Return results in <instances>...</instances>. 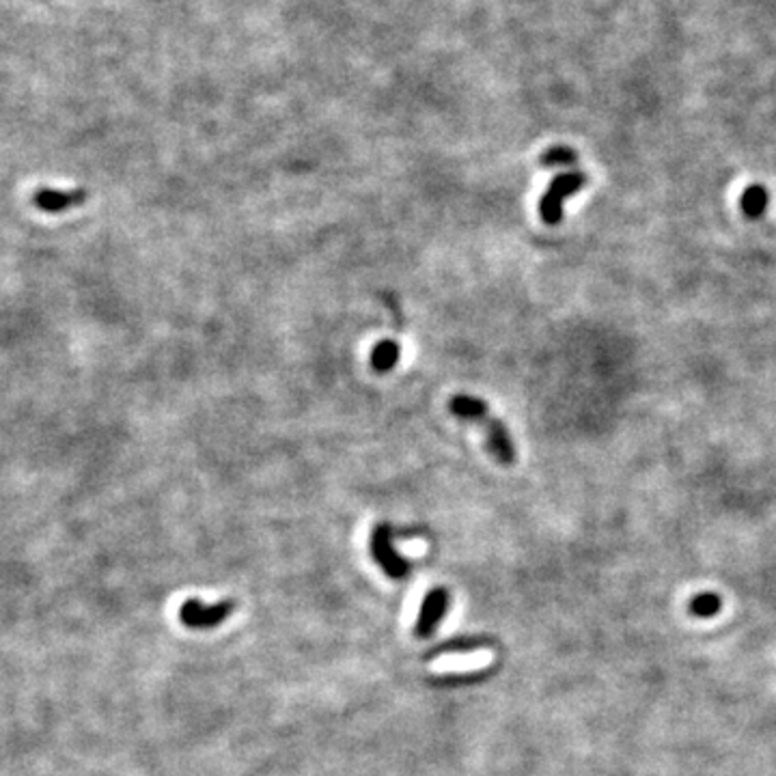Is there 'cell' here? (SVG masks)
<instances>
[{"mask_svg": "<svg viewBox=\"0 0 776 776\" xmlns=\"http://www.w3.org/2000/svg\"><path fill=\"white\" fill-rule=\"evenodd\" d=\"M479 645H484V641H466V639H460V641H455V643H447V645L438 647L436 652H430V655H438V654H442V652H455V649H474V647H479Z\"/></svg>", "mask_w": 776, "mask_h": 776, "instance_id": "obj_11", "label": "cell"}, {"mask_svg": "<svg viewBox=\"0 0 776 776\" xmlns=\"http://www.w3.org/2000/svg\"><path fill=\"white\" fill-rule=\"evenodd\" d=\"M587 182H589L587 173L582 171H569V173H561V175H557L548 184L544 197L539 198V218L544 220L546 225H552V227L558 225L563 218L565 201H568L569 197L579 195L582 186H585Z\"/></svg>", "mask_w": 776, "mask_h": 776, "instance_id": "obj_2", "label": "cell"}, {"mask_svg": "<svg viewBox=\"0 0 776 776\" xmlns=\"http://www.w3.org/2000/svg\"><path fill=\"white\" fill-rule=\"evenodd\" d=\"M449 601L451 595L444 587L431 589V591L425 595L423 606H420L419 611L417 625H414V634H417L419 639H427V636L434 634L438 623L442 622L444 612L449 611Z\"/></svg>", "mask_w": 776, "mask_h": 776, "instance_id": "obj_5", "label": "cell"}, {"mask_svg": "<svg viewBox=\"0 0 776 776\" xmlns=\"http://www.w3.org/2000/svg\"><path fill=\"white\" fill-rule=\"evenodd\" d=\"M233 611H236V601L233 600H220L216 604H206V601L192 598L182 604L179 619L190 630H212L218 628L222 622H227Z\"/></svg>", "mask_w": 776, "mask_h": 776, "instance_id": "obj_3", "label": "cell"}, {"mask_svg": "<svg viewBox=\"0 0 776 776\" xmlns=\"http://www.w3.org/2000/svg\"><path fill=\"white\" fill-rule=\"evenodd\" d=\"M449 412L453 414L455 419H460L462 423L479 427L481 434L485 436L487 451L494 455L496 462H501L505 466L516 464L517 451L514 438H511L503 420H498L494 414H492L490 406H487L485 401H481L479 397L474 395H453L449 399Z\"/></svg>", "mask_w": 776, "mask_h": 776, "instance_id": "obj_1", "label": "cell"}, {"mask_svg": "<svg viewBox=\"0 0 776 776\" xmlns=\"http://www.w3.org/2000/svg\"><path fill=\"white\" fill-rule=\"evenodd\" d=\"M87 198H89V192L84 188L57 190V188H48V186H41V188L35 190L33 203L35 207L46 214H63L71 207L80 206V203L87 201Z\"/></svg>", "mask_w": 776, "mask_h": 776, "instance_id": "obj_6", "label": "cell"}, {"mask_svg": "<svg viewBox=\"0 0 776 776\" xmlns=\"http://www.w3.org/2000/svg\"><path fill=\"white\" fill-rule=\"evenodd\" d=\"M768 203H770L768 190L766 186L761 184H750L749 188L742 192V197H739V207H742L746 218L750 220L761 218V216L766 214Z\"/></svg>", "mask_w": 776, "mask_h": 776, "instance_id": "obj_7", "label": "cell"}, {"mask_svg": "<svg viewBox=\"0 0 776 776\" xmlns=\"http://www.w3.org/2000/svg\"><path fill=\"white\" fill-rule=\"evenodd\" d=\"M393 539V528L388 525H377L371 533V555L376 558V563L384 569V574L395 580H401L410 574V563L397 552Z\"/></svg>", "mask_w": 776, "mask_h": 776, "instance_id": "obj_4", "label": "cell"}, {"mask_svg": "<svg viewBox=\"0 0 776 776\" xmlns=\"http://www.w3.org/2000/svg\"><path fill=\"white\" fill-rule=\"evenodd\" d=\"M720 609H723V601H720V598L716 593L696 595V598L690 601V612H693L695 617H701V619L718 615Z\"/></svg>", "mask_w": 776, "mask_h": 776, "instance_id": "obj_9", "label": "cell"}, {"mask_svg": "<svg viewBox=\"0 0 776 776\" xmlns=\"http://www.w3.org/2000/svg\"><path fill=\"white\" fill-rule=\"evenodd\" d=\"M399 356H401L399 343L393 339H384L373 347L371 365L377 373H388L395 369L397 363H399Z\"/></svg>", "mask_w": 776, "mask_h": 776, "instance_id": "obj_8", "label": "cell"}, {"mask_svg": "<svg viewBox=\"0 0 776 776\" xmlns=\"http://www.w3.org/2000/svg\"><path fill=\"white\" fill-rule=\"evenodd\" d=\"M576 162H579V155H576L574 149H569V147H552L539 158V165L548 166V168L569 166V165H576Z\"/></svg>", "mask_w": 776, "mask_h": 776, "instance_id": "obj_10", "label": "cell"}]
</instances>
